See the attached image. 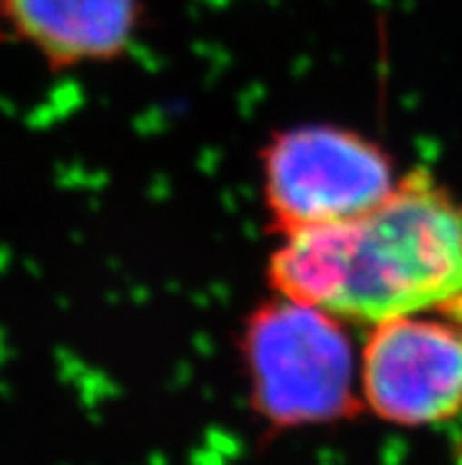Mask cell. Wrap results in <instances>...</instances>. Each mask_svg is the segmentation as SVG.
Listing matches in <instances>:
<instances>
[{"label": "cell", "instance_id": "cell-1", "mask_svg": "<svg viewBox=\"0 0 462 465\" xmlns=\"http://www.w3.org/2000/svg\"><path fill=\"white\" fill-rule=\"evenodd\" d=\"M274 293L349 326L462 302V196L413 168L357 218L279 236L267 262Z\"/></svg>", "mask_w": 462, "mask_h": 465}, {"label": "cell", "instance_id": "cell-2", "mask_svg": "<svg viewBox=\"0 0 462 465\" xmlns=\"http://www.w3.org/2000/svg\"><path fill=\"white\" fill-rule=\"evenodd\" d=\"M252 413L270 430H300L363 411L361 357L349 324L321 307L274 293L239 333Z\"/></svg>", "mask_w": 462, "mask_h": 465}, {"label": "cell", "instance_id": "cell-3", "mask_svg": "<svg viewBox=\"0 0 462 465\" xmlns=\"http://www.w3.org/2000/svg\"><path fill=\"white\" fill-rule=\"evenodd\" d=\"M398 177L392 153L347 125H290L260 149V189L276 236L357 218Z\"/></svg>", "mask_w": 462, "mask_h": 465}, {"label": "cell", "instance_id": "cell-4", "mask_svg": "<svg viewBox=\"0 0 462 465\" xmlns=\"http://www.w3.org/2000/svg\"><path fill=\"white\" fill-rule=\"evenodd\" d=\"M363 409L398 428L462 413V302L369 326L361 350Z\"/></svg>", "mask_w": 462, "mask_h": 465}, {"label": "cell", "instance_id": "cell-5", "mask_svg": "<svg viewBox=\"0 0 462 465\" xmlns=\"http://www.w3.org/2000/svg\"><path fill=\"white\" fill-rule=\"evenodd\" d=\"M144 0H0V31L50 69L112 64L140 35Z\"/></svg>", "mask_w": 462, "mask_h": 465}]
</instances>
